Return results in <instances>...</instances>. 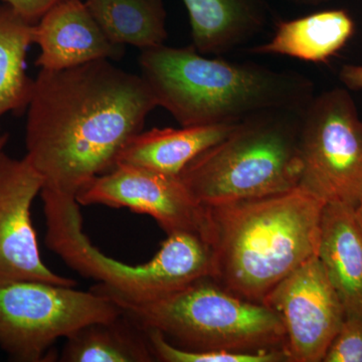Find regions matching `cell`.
I'll list each match as a JSON object with an SVG mask.
<instances>
[{"label":"cell","instance_id":"cell-1","mask_svg":"<svg viewBox=\"0 0 362 362\" xmlns=\"http://www.w3.org/2000/svg\"><path fill=\"white\" fill-rule=\"evenodd\" d=\"M156 107L141 75L109 59L40 69L28 106L25 157L42 176V190L76 197L115 168L121 150Z\"/></svg>","mask_w":362,"mask_h":362},{"label":"cell","instance_id":"cell-2","mask_svg":"<svg viewBox=\"0 0 362 362\" xmlns=\"http://www.w3.org/2000/svg\"><path fill=\"white\" fill-rule=\"evenodd\" d=\"M325 202L298 187L280 194L204 206L201 237L211 277L233 294L263 303L316 256Z\"/></svg>","mask_w":362,"mask_h":362},{"label":"cell","instance_id":"cell-3","mask_svg":"<svg viewBox=\"0 0 362 362\" xmlns=\"http://www.w3.org/2000/svg\"><path fill=\"white\" fill-rule=\"evenodd\" d=\"M139 65L157 105L181 127L235 124L272 109L304 108L315 95L313 82L301 74L211 58L192 45L143 49Z\"/></svg>","mask_w":362,"mask_h":362},{"label":"cell","instance_id":"cell-4","mask_svg":"<svg viewBox=\"0 0 362 362\" xmlns=\"http://www.w3.org/2000/svg\"><path fill=\"white\" fill-rule=\"evenodd\" d=\"M90 289L108 297L143 329L157 331L178 349L284 350V328L275 312L233 294L209 276L157 295L125 294L101 284Z\"/></svg>","mask_w":362,"mask_h":362},{"label":"cell","instance_id":"cell-5","mask_svg":"<svg viewBox=\"0 0 362 362\" xmlns=\"http://www.w3.org/2000/svg\"><path fill=\"white\" fill-rule=\"evenodd\" d=\"M305 107L272 109L247 117L220 142L195 157L180 175L195 201L213 206L299 187Z\"/></svg>","mask_w":362,"mask_h":362},{"label":"cell","instance_id":"cell-6","mask_svg":"<svg viewBox=\"0 0 362 362\" xmlns=\"http://www.w3.org/2000/svg\"><path fill=\"white\" fill-rule=\"evenodd\" d=\"M40 194L47 223L45 245L83 277L125 294L157 295L211 276V252L197 233L168 235L153 259L128 265L106 256L90 242L76 197L49 190Z\"/></svg>","mask_w":362,"mask_h":362},{"label":"cell","instance_id":"cell-7","mask_svg":"<svg viewBox=\"0 0 362 362\" xmlns=\"http://www.w3.org/2000/svg\"><path fill=\"white\" fill-rule=\"evenodd\" d=\"M299 187L325 204L356 209L362 197V118L351 92L314 95L300 128Z\"/></svg>","mask_w":362,"mask_h":362},{"label":"cell","instance_id":"cell-8","mask_svg":"<svg viewBox=\"0 0 362 362\" xmlns=\"http://www.w3.org/2000/svg\"><path fill=\"white\" fill-rule=\"evenodd\" d=\"M122 314L90 289L21 281L0 285V349L16 361H42L59 338Z\"/></svg>","mask_w":362,"mask_h":362},{"label":"cell","instance_id":"cell-9","mask_svg":"<svg viewBox=\"0 0 362 362\" xmlns=\"http://www.w3.org/2000/svg\"><path fill=\"white\" fill-rule=\"evenodd\" d=\"M263 304L284 328L288 362H322L346 315L317 255L279 283Z\"/></svg>","mask_w":362,"mask_h":362},{"label":"cell","instance_id":"cell-10","mask_svg":"<svg viewBox=\"0 0 362 362\" xmlns=\"http://www.w3.org/2000/svg\"><path fill=\"white\" fill-rule=\"evenodd\" d=\"M76 201L80 206L125 207L147 214L166 235L188 232L201 235L204 206L195 201L180 176L118 163L90 180L76 195Z\"/></svg>","mask_w":362,"mask_h":362},{"label":"cell","instance_id":"cell-11","mask_svg":"<svg viewBox=\"0 0 362 362\" xmlns=\"http://www.w3.org/2000/svg\"><path fill=\"white\" fill-rule=\"evenodd\" d=\"M44 181L26 157L0 151V285L33 281L76 287L73 279L47 268L40 258L32 204Z\"/></svg>","mask_w":362,"mask_h":362},{"label":"cell","instance_id":"cell-12","mask_svg":"<svg viewBox=\"0 0 362 362\" xmlns=\"http://www.w3.org/2000/svg\"><path fill=\"white\" fill-rule=\"evenodd\" d=\"M33 44L40 49L35 64L49 71L119 59L125 49L107 37L84 0H63L47 11L35 25Z\"/></svg>","mask_w":362,"mask_h":362},{"label":"cell","instance_id":"cell-13","mask_svg":"<svg viewBox=\"0 0 362 362\" xmlns=\"http://www.w3.org/2000/svg\"><path fill=\"white\" fill-rule=\"evenodd\" d=\"M317 257L345 314L362 318V228L354 209L325 204Z\"/></svg>","mask_w":362,"mask_h":362},{"label":"cell","instance_id":"cell-14","mask_svg":"<svg viewBox=\"0 0 362 362\" xmlns=\"http://www.w3.org/2000/svg\"><path fill=\"white\" fill-rule=\"evenodd\" d=\"M189 18L192 47L206 56H221L246 44L265 30L267 0H182Z\"/></svg>","mask_w":362,"mask_h":362},{"label":"cell","instance_id":"cell-15","mask_svg":"<svg viewBox=\"0 0 362 362\" xmlns=\"http://www.w3.org/2000/svg\"><path fill=\"white\" fill-rule=\"evenodd\" d=\"M354 32L356 23L346 11L327 9L294 20L279 21L273 37L252 47L251 52L324 63L341 51Z\"/></svg>","mask_w":362,"mask_h":362},{"label":"cell","instance_id":"cell-16","mask_svg":"<svg viewBox=\"0 0 362 362\" xmlns=\"http://www.w3.org/2000/svg\"><path fill=\"white\" fill-rule=\"evenodd\" d=\"M235 124L141 131L121 150L117 164H132L180 176L195 157L223 139Z\"/></svg>","mask_w":362,"mask_h":362},{"label":"cell","instance_id":"cell-17","mask_svg":"<svg viewBox=\"0 0 362 362\" xmlns=\"http://www.w3.org/2000/svg\"><path fill=\"white\" fill-rule=\"evenodd\" d=\"M66 339L59 361H156L147 331L123 312L113 320L86 325Z\"/></svg>","mask_w":362,"mask_h":362},{"label":"cell","instance_id":"cell-18","mask_svg":"<svg viewBox=\"0 0 362 362\" xmlns=\"http://www.w3.org/2000/svg\"><path fill=\"white\" fill-rule=\"evenodd\" d=\"M103 32L116 45L147 49L168 37L163 0H84Z\"/></svg>","mask_w":362,"mask_h":362},{"label":"cell","instance_id":"cell-19","mask_svg":"<svg viewBox=\"0 0 362 362\" xmlns=\"http://www.w3.org/2000/svg\"><path fill=\"white\" fill-rule=\"evenodd\" d=\"M35 25L6 4L0 6V118L30 104L35 80L26 75L25 58Z\"/></svg>","mask_w":362,"mask_h":362},{"label":"cell","instance_id":"cell-20","mask_svg":"<svg viewBox=\"0 0 362 362\" xmlns=\"http://www.w3.org/2000/svg\"><path fill=\"white\" fill-rule=\"evenodd\" d=\"M146 331L156 361L288 362L283 349H266L259 351H189L171 344L157 331Z\"/></svg>","mask_w":362,"mask_h":362},{"label":"cell","instance_id":"cell-21","mask_svg":"<svg viewBox=\"0 0 362 362\" xmlns=\"http://www.w3.org/2000/svg\"><path fill=\"white\" fill-rule=\"evenodd\" d=\"M322 362H362V318L345 315Z\"/></svg>","mask_w":362,"mask_h":362},{"label":"cell","instance_id":"cell-22","mask_svg":"<svg viewBox=\"0 0 362 362\" xmlns=\"http://www.w3.org/2000/svg\"><path fill=\"white\" fill-rule=\"evenodd\" d=\"M18 16L32 23H37L47 11L63 0H0Z\"/></svg>","mask_w":362,"mask_h":362},{"label":"cell","instance_id":"cell-23","mask_svg":"<svg viewBox=\"0 0 362 362\" xmlns=\"http://www.w3.org/2000/svg\"><path fill=\"white\" fill-rule=\"evenodd\" d=\"M339 80L343 87L350 92H356L362 96V65L347 64L340 69Z\"/></svg>","mask_w":362,"mask_h":362},{"label":"cell","instance_id":"cell-24","mask_svg":"<svg viewBox=\"0 0 362 362\" xmlns=\"http://www.w3.org/2000/svg\"><path fill=\"white\" fill-rule=\"evenodd\" d=\"M290 4H296L301 6H319L324 4H327L330 0H286Z\"/></svg>","mask_w":362,"mask_h":362},{"label":"cell","instance_id":"cell-25","mask_svg":"<svg viewBox=\"0 0 362 362\" xmlns=\"http://www.w3.org/2000/svg\"><path fill=\"white\" fill-rule=\"evenodd\" d=\"M354 214H356L357 221H358L359 225H361L362 228V197L359 204H357V206L354 209Z\"/></svg>","mask_w":362,"mask_h":362},{"label":"cell","instance_id":"cell-26","mask_svg":"<svg viewBox=\"0 0 362 362\" xmlns=\"http://www.w3.org/2000/svg\"><path fill=\"white\" fill-rule=\"evenodd\" d=\"M9 135L7 133H4V134L0 135V151L4 149L6 147V143L8 142Z\"/></svg>","mask_w":362,"mask_h":362}]
</instances>
